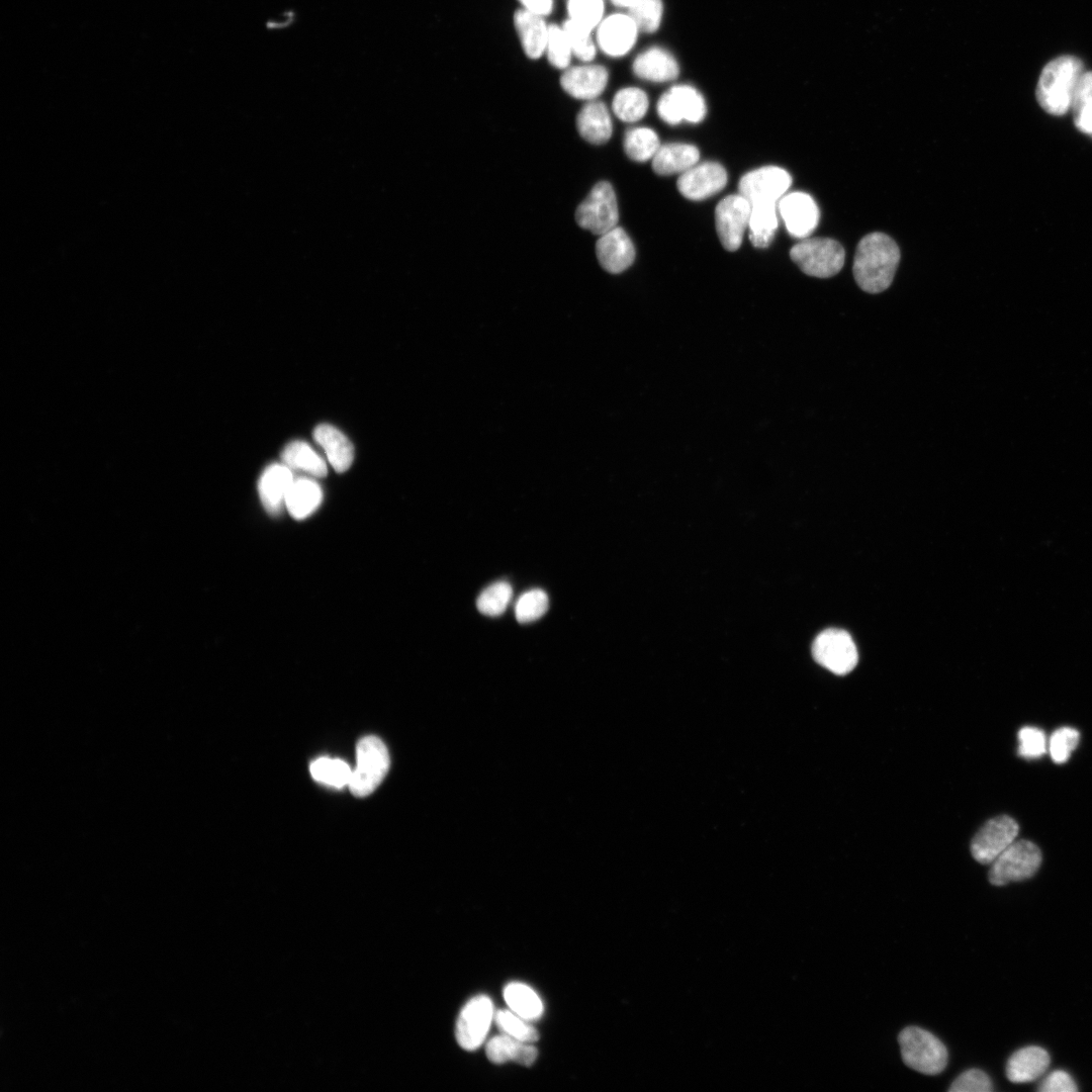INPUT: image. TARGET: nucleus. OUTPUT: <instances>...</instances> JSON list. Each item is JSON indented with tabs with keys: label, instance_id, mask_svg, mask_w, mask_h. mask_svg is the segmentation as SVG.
<instances>
[{
	"label": "nucleus",
	"instance_id": "f257e3e1",
	"mask_svg": "<svg viewBox=\"0 0 1092 1092\" xmlns=\"http://www.w3.org/2000/svg\"><path fill=\"white\" fill-rule=\"evenodd\" d=\"M899 261L900 251L892 238L882 233L869 234L855 251L854 279L866 292H882L891 285Z\"/></svg>",
	"mask_w": 1092,
	"mask_h": 1092
},
{
	"label": "nucleus",
	"instance_id": "f03ea898",
	"mask_svg": "<svg viewBox=\"0 0 1092 1092\" xmlns=\"http://www.w3.org/2000/svg\"><path fill=\"white\" fill-rule=\"evenodd\" d=\"M1085 72L1083 63L1073 56H1061L1042 69L1036 85V99L1050 114L1063 115L1071 108L1077 83Z\"/></svg>",
	"mask_w": 1092,
	"mask_h": 1092
},
{
	"label": "nucleus",
	"instance_id": "7ed1b4c3",
	"mask_svg": "<svg viewBox=\"0 0 1092 1092\" xmlns=\"http://www.w3.org/2000/svg\"><path fill=\"white\" fill-rule=\"evenodd\" d=\"M898 1040L903 1062L909 1068L925 1075H936L946 1067V1048L929 1031L909 1026L900 1032Z\"/></svg>",
	"mask_w": 1092,
	"mask_h": 1092
},
{
	"label": "nucleus",
	"instance_id": "20e7f679",
	"mask_svg": "<svg viewBox=\"0 0 1092 1092\" xmlns=\"http://www.w3.org/2000/svg\"><path fill=\"white\" fill-rule=\"evenodd\" d=\"M356 759L348 786L354 796L366 797L380 785L389 769L388 750L378 737L366 736L357 744Z\"/></svg>",
	"mask_w": 1092,
	"mask_h": 1092
},
{
	"label": "nucleus",
	"instance_id": "39448f33",
	"mask_svg": "<svg viewBox=\"0 0 1092 1092\" xmlns=\"http://www.w3.org/2000/svg\"><path fill=\"white\" fill-rule=\"evenodd\" d=\"M792 261L809 276L828 278L843 267L845 252L829 238H806L790 251Z\"/></svg>",
	"mask_w": 1092,
	"mask_h": 1092
},
{
	"label": "nucleus",
	"instance_id": "423d86ee",
	"mask_svg": "<svg viewBox=\"0 0 1092 1092\" xmlns=\"http://www.w3.org/2000/svg\"><path fill=\"white\" fill-rule=\"evenodd\" d=\"M1041 863L1039 848L1028 840H1015L992 863L989 881L1004 886L1032 877Z\"/></svg>",
	"mask_w": 1092,
	"mask_h": 1092
},
{
	"label": "nucleus",
	"instance_id": "0eeeda50",
	"mask_svg": "<svg viewBox=\"0 0 1092 1092\" xmlns=\"http://www.w3.org/2000/svg\"><path fill=\"white\" fill-rule=\"evenodd\" d=\"M641 34L635 20L623 10L608 12L595 29L600 54L613 60L629 56Z\"/></svg>",
	"mask_w": 1092,
	"mask_h": 1092
},
{
	"label": "nucleus",
	"instance_id": "6e6552de",
	"mask_svg": "<svg viewBox=\"0 0 1092 1092\" xmlns=\"http://www.w3.org/2000/svg\"><path fill=\"white\" fill-rule=\"evenodd\" d=\"M577 224L593 233L603 235L617 226L619 209L615 191L607 181L597 183L575 211Z\"/></svg>",
	"mask_w": 1092,
	"mask_h": 1092
},
{
	"label": "nucleus",
	"instance_id": "1a4fd4ad",
	"mask_svg": "<svg viewBox=\"0 0 1092 1092\" xmlns=\"http://www.w3.org/2000/svg\"><path fill=\"white\" fill-rule=\"evenodd\" d=\"M658 116L670 125L684 120L691 123L701 122L707 113L704 95L693 85L673 84L663 92L656 104Z\"/></svg>",
	"mask_w": 1092,
	"mask_h": 1092
},
{
	"label": "nucleus",
	"instance_id": "9d476101",
	"mask_svg": "<svg viewBox=\"0 0 1092 1092\" xmlns=\"http://www.w3.org/2000/svg\"><path fill=\"white\" fill-rule=\"evenodd\" d=\"M812 654L817 663L838 675L850 672L858 660L851 636L835 628L826 629L815 638Z\"/></svg>",
	"mask_w": 1092,
	"mask_h": 1092
},
{
	"label": "nucleus",
	"instance_id": "9b49d317",
	"mask_svg": "<svg viewBox=\"0 0 1092 1092\" xmlns=\"http://www.w3.org/2000/svg\"><path fill=\"white\" fill-rule=\"evenodd\" d=\"M792 183L791 175L778 166H765L744 174L738 184V191L749 203L777 204L786 194Z\"/></svg>",
	"mask_w": 1092,
	"mask_h": 1092
},
{
	"label": "nucleus",
	"instance_id": "f8f14e48",
	"mask_svg": "<svg viewBox=\"0 0 1092 1092\" xmlns=\"http://www.w3.org/2000/svg\"><path fill=\"white\" fill-rule=\"evenodd\" d=\"M1017 822L1006 815L987 821L974 836L971 843L973 857L982 864H991L1018 834Z\"/></svg>",
	"mask_w": 1092,
	"mask_h": 1092
},
{
	"label": "nucleus",
	"instance_id": "ddd939ff",
	"mask_svg": "<svg viewBox=\"0 0 1092 1092\" xmlns=\"http://www.w3.org/2000/svg\"><path fill=\"white\" fill-rule=\"evenodd\" d=\"M751 204L741 194L724 197L715 208V225L718 238L727 251H736L741 246L743 235L748 228Z\"/></svg>",
	"mask_w": 1092,
	"mask_h": 1092
},
{
	"label": "nucleus",
	"instance_id": "4468645a",
	"mask_svg": "<svg viewBox=\"0 0 1092 1092\" xmlns=\"http://www.w3.org/2000/svg\"><path fill=\"white\" fill-rule=\"evenodd\" d=\"M610 81L609 69L600 63L572 64L561 72L559 84L570 97L584 102L598 99Z\"/></svg>",
	"mask_w": 1092,
	"mask_h": 1092
},
{
	"label": "nucleus",
	"instance_id": "2eb2a0df",
	"mask_svg": "<svg viewBox=\"0 0 1092 1092\" xmlns=\"http://www.w3.org/2000/svg\"><path fill=\"white\" fill-rule=\"evenodd\" d=\"M631 71L637 79L650 83H667L679 77L680 63L666 47L651 44L634 56Z\"/></svg>",
	"mask_w": 1092,
	"mask_h": 1092
},
{
	"label": "nucleus",
	"instance_id": "dca6fc26",
	"mask_svg": "<svg viewBox=\"0 0 1092 1092\" xmlns=\"http://www.w3.org/2000/svg\"><path fill=\"white\" fill-rule=\"evenodd\" d=\"M493 1016L491 1000L485 995L472 998L462 1009L456 1024V1038L467 1051L477 1049L484 1040Z\"/></svg>",
	"mask_w": 1092,
	"mask_h": 1092
},
{
	"label": "nucleus",
	"instance_id": "f3484780",
	"mask_svg": "<svg viewBox=\"0 0 1092 1092\" xmlns=\"http://www.w3.org/2000/svg\"><path fill=\"white\" fill-rule=\"evenodd\" d=\"M778 209L787 231L795 238H808L818 224V206L807 193L797 191L784 195Z\"/></svg>",
	"mask_w": 1092,
	"mask_h": 1092
},
{
	"label": "nucleus",
	"instance_id": "a211bd4d",
	"mask_svg": "<svg viewBox=\"0 0 1092 1092\" xmlns=\"http://www.w3.org/2000/svg\"><path fill=\"white\" fill-rule=\"evenodd\" d=\"M727 183L725 168L719 163L697 164L680 174L676 186L690 200H703L721 191Z\"/></svg>",
	"mask_w": 1092,
	"mask_h": 1092
},
{
	"label": "nucleus",
	"instance_id": "6ab92c4d",
	"mask_svg": "<svg viewBox=\"0 0 1092 1092\" xmlns=\"http://www.w3.org/2000/svg\"><path fill=\"white\" fill-rule=\"evenodd\" d=\"M549 23L541 15L518 7L513 13V26L524 56L531 61L544 58Z\"/></svg>",
	"mask_w": 1092,
	"mask_h": 1092
},
{
	"label": "nucleus",
	"instance_id": "aec40b11",
	"mask_svg": "<svg viewBox=\"0 0 1092 1092\" xmlns=\"http://www.w3.org/2000/svg\"><path fill=\"white\" fill-rule=\"evenodd\" d=\"M596 254L600 265L607 272L618 274L633 264L635 248L627 233L616 226L600 236L596 244Z\"/></svg>",
	"mask_w": 1092,
	"mask_h": 1092
},
{
	"label": "nucleus",
	"instance_id": "412c9836",
	"mask_svg": "<svg viewBox=\"0 0 1092 1092\" xmlns=\"http://www.w3.org/2000/svg\"><path fill=\"white\" fill-rule=\"evenodd\" d=\"M292 470L285 464L269 465L261 474L258 490L265 510L271 515H278L285 507L287 492L293 483Z\"/></svg>",
	"mask_w": 1092,
	"mask_h": 1092
},
{
	"label": "nucleus",
	"instance_id": "4be33fe9",
	"mask_svg": "<svg viewBox=\"0 0 1092 1092\" xmlns=\"http://www.w3.org/2000/svg\"><path fill=\"white\" fill-rule=\"evenodd\" d=\"M576 127L587 143L602 145L608 142L613 123L607 105L599 99L584 102L576 115Z\"/></svg>",
	"mask_w": 1092,
	"mask_h": 1092
},
{
	"label": "nucleus",
	"instance_id": "5701e85b",
	"mask_svg": "<svg viewBox=\"0 0 1092 1092\" xmlns=\"http://www.w3.org/2000/svg\"><path fill=\"white\" fill-rule=\"evenodd\" d=\"M1050 1065L1045 1050L1029 1045L1016 1051L1006 1064V1076L1013 1083H1027L1039 1078Z\"/></svg>",
	"mask_w": 1092,
	"mask_h": 1092
},
{
	"label": "nucleus",
	"instance_id": "b1692460",
	"mask_svg": "<svg viewBox=\"0 0 1092 1092\" xmlns=\"http://www.w3.org/2000/svg\"><path fill=\"white\" fill-rule=\"evenodd\" d=\"M700 152L697 147L682 143H669L659 147L652 158L653 171L661 176L682 174L697 165Z\"/></svg>",
	"mask_w": 1092,
	"mask_h": 1092
},
{
	"label": "nucleus",
	"instance_id": "393cba45",
	"mask_svg": "<svg viewBox=\"0 0 1092 1092\" xmlns=\"http://www.w3.org/2000/svg\"><path fill=\"white\" fill-rule=\"evenodd\" d=\"M313 438L325 450L329 462L337 472L349 469L354 459V448L341 431L332 425L322 424L314 429Z\"/></svg>",
	"mask_w": 1092,
	"mask_h": 1092
},
{
	"label": "nucleus",
	"instance_id": "a878e982",
	"mask_svg": "<svg viewBox=\"0 0 1092 1092\" xmlns=\"http://www.w3.org/2000/svg\"><path fill=\"white\" fill-rule=\"evenodd\" d=\"M323 490L312 479H294L285 499V508L297 520L309 517L321 505Z\"/></svg>",
	"mask_w": 1092,
	"mask_h": 1092
},
{
	"label": "nucleus",
	"instance_id": "bb28decb",
	"mask_svg": "<svg viewBox=\"0 0 1092 1092\" xmlns=\"http://www.w3.org/2000/svg\"><path fill=\"white\" fill-rule=\"evenodd\" d=\"M486 1056L495 1064L515 1061L521 1065L530 1066L537 1058V1050L529 1042L521 1041L505 1033L492 1037L487 1042Z\"/></svg>",
	"mask_w": 1092,
	"mask_h": 1092
},
{
	"label": "nucleus",
	"instance_id": "cd10ccee",
	"mask_svg": "<svg viewBox=\"0 0 1092 1092\" xmlns=\"http://www.w3.org/2000/svg\"><path fill=\"white\" fill-rule=\"evenodd\" d=\"M283 464L313 477H325L328 472L324 459L305 442L293 441L281 453Z\"/></svg>",
	"mask_w": 1092,
	"mask_h": 1092
},
{
	"label": "nucleus",
	"instance_id": "c85d7f7f",
	"mask_svg": "<svg viewBox=\"0 0 1092 1092\" xmlns=\"http://www.w3.org/2000/svg\"><path fill=\"white\" fill-rule=\"evenodd\" d=\"M778 223L777 204H752L748 222L751 244L755 248H767L775 238Z\"/></svg>",
	"mask_w": 1092,
	"mask_h": 1092
},
{
	"label": "nucleus",
	"instance_id": "c756f323",
	"mask_svg": "<svg viewBox=\"0 0 1092 1092\" xmlns=\"http://www.w3.org/2000/svg\"><path fill=\"white\" fill-rule=\"evenodd\" d=\"M649 98L647 93L636 86L620 88L612 99V110L622 121L635 122L647 112Z\"/></svg>",
	"mask_w": 1092,
	"mask_h": 1092
},
{
	"label": "nucleus",
	"instance_id": "7c9ffc66",
	"mask_svg": "<svg viewBox=\"0 0 1092 1092\" xmlns=\"http://www.w3.org/2000/svg\"><path fill=\"white\" fill-rule=\"evenodd\" d=\"M1076 127L1092 136V72L1085 71L1075 88L1071 108Z\"/></svg>",
	"mask_w": 1092,
	"mask_h": 1092
},
{
	"label": "nucleus",
	"instance_id": "2f4dec72",
	"mask_svg": "<svg viewBox=\"0 0 1092 1092\" xmlns=\"http://www.w3.org/2000/svg\"><path fill=\"white\" fill-rule=\"evenodd\" d=\"M504 997L514 1013L525 1020L539 1018L543 1013V1004L539 996L527 985L511 983L504 991Z\"/></svg>",
	"mask_w": 1092,
	"mask_h": 1092
},
{
	"label": "nucleus",
	"instance_id": "473e14b6",
	"mask_svg": "<svg viewBox=\"0 0 1092 1092\" xmlns=\"http://www.w3.org/2000/svg\"><path fill=\"white\" fill-rule=\"evenodd\" d=\"M544 58L548 64L562 72L573 64V53L561 23L550 22Z\"/></svg>",
	"mask_w": 1092,
	"mask_h": 1092
},
{
	"label": "nucleus",
	"instance_id": "72a5a7b5",
	"mask_svg": "<svg viewBox=\"0 0 1092 1092\" xmlns=\"http://www.w3.org/2000/svg\"><path fill=\"white\" fill-rule=\"evenodd\" d=\"M659 139L649 127H634L626 131L624 151L636 162H646L654 157L660 147Z\"/></svg>",
	"mask_w": 1092,
	"mask_h": 1092
},
{
	"label": "nucleus",
	"instance_id": "f704fd0d",
	"mask_svg": "<svg viewBox=\"0 0 1092 1092\" xmlns=\"http://www.w3.org/2000/svg\"><path fill=\"white\" fill-rule=\"evenodd\" d=\"M560 23L567 34L574 60L580 63L595 62L600 54L595 37V31L577 24L566 17Z\"/></svg>",
	"mask_w": 1092,
	"mask_h": 1092
},
{
	"label": "nucleus",
	"instance_id": "c9c22d12",
	"mask_svg": "<svg viewBox=\"0 0 1092 1092\" xmlns=\"http://www.w3.org/2000/svg\"><path fill=\"white\" fill-rule=\"evenodd\" d=\"M607 0H566V18L595 31L608 13Z\"/></svg>",
	"mask_w": 1092,
	"mask_h": 1092
},
{
	"label": "nucleus",
	"instance_id": "e433bc0d",
	"mask_svg": "<svg viewBox=\"0 0 1092 1092\" xmlns=\"http://www.w3.org/2000/svg\"><path fill=\"white\" fill-rule=\"evenodd\" d=\"M635 20L641 33H656L664 19L665 5L663 0H637L627 11Z\"/></svg>",
	"mask_w": 1092,
	"mask_h": 1092
},
{
	"label": "nucleus",
	"instance_id": "4c0bfd02",
	"mask_svg": "<svg viewBox=\"0 0 1092 1092\" xmlns=\"http://www.w3.org/2000/svg\"><path fill=\"white\" fill-rule=\"evenodd\" d=\"M310 774L317 782L342 788L349 785L352 770L341 759L321 757L311 762Z\"/></svg>",
	"mask_w": 1092,
	"mask_h": 1092
},
{
	"label": "nucleus",
	"instance_id": "58836bf2",
	"mask_svg": "<svg viewBox=\"0 0 1092 1092\" xmlns=\"http://www.w3.org/2000/svg\"><path fill=\"white\" fill-rule=\"evenodd\" d=\"M513 589L507 581H497L484 588L477 598L476 606L480 613L487 616L502 615L507 609Z\"/></svg>",
	"mask_w": 1092,
	"mask_h": 1092
},
{
	"label": "nucleus",
	"instance_id": "ea45409f",
	"mask_svg": "<svg viewBox=\"0 0 1092 1092\" xmlns=\"http://www.w3.org/2000/svg\"><path fill=\"white\" fill-rule=\"evenodd\" d=\"M547 594L539 588L524 593L515 607L516 619L520 623H530L541 618L548 610Z\"/></svg>",
	"mask_w": 1092,
	"mask_h": 1092
},
{
	"label": "nucleus",
	"instance_id": "a19ab883",
	"mask_svg": "<svg viewBox=\"0 0 1092 1092\" xmlns=\"http://www.w3.org/2000/svg\"><path fill=\"white\" fill-rule=\"evenodd\" d=\"M495 1022L504 1033L521 1041L530 1043L539 1038L537 1030L514 1012L499 1010L495 1014Z\"/></svg>",
	"mask_w": 1092,
	"mask_h": 1092
},
{
	"label": "nucleus",
	"instance_id": "79ce46f5",
	"mask_svg": "<svg viewBox=\"0 0 1092 1092\" xmlns=\"http://www.w3.org/2000/svg\"><path fill=\"white\" fill-rule=\"evenodd\" d=\"M1080 734L1072 727H1062L1053 732L1048 742V749L1056 763L1066 762L1077 747Z\"/></svg>",
	"mask_w": 1092,
	"mask_h": 1092
},
{
	"label": "nucleus",
	"instance_id": "37998d69",
	"mask_svg": "<svg viewBox=\"0 0 1092 1092\" xmlns=\"http://www.w3.org/2000/svg\"><path fill=\"white\" fill-rule=\"evenodd\" d=\"M1048 750V740L1042 730L1025 726L1018 732V754L1026 759L1042 756Z\"/></svg>",
	"mask_w": 1092,
	"mask_h": 1092
},
{
	"label": "nucleus",
	"instance_id": "c03bdc74",
	"mask_svg": "<svg viewBox=\"0 0 1092 1092\" xmlns=\"http://www.w3.org/2000/svg\"><path fill=\"white\" fill-rule=\"evenodd\" d=\"M950 1092H991L992 1081L981 1070L971 1069L961 1074L950 1085Z\"/></svg>",
	"mask_w": 1092,
	"mask_h": 1092
},
{
	"label": "nucleus",
	"instance_id": "a18cd8bd",
	"mask_svg": "<svg viewBox=\"0 0 1092 1092\" xmlns=\"http://www.w3.org/2000/svg\"><path fill=\"white\" fill-rule=\"evenodd\" d=\"M1038 1090L1041 1092H1075L1078 1088L1067 1072L1056 1070L1042 1080Z\"/></svg>",
	"mask_w": 1092,
	"mask_h": 1092
},
{
	"label": "nucleus",
	"instance_id": "49530a36",
	"mask_svg": "<svg viewBox=\"0 0 1092 1092\" xmlns=\"http://www.w3.org/2000/svg\"><path fill=\"white\" fill-rule=\"evenodd\" d=\"M519 7L541 15L550 16L555 9V0H517Z\"/></svg>",
	"mask_w": 1092,
	"mask_h": 1092
},
{
	"label": "nucleus",
	"instance_id": "de8ad7c7",
	"mask_svg": "<svg viewBox=\"0 0 1092 1092\" xmlns=\"http://www.w3.org/2000/svg\"><path fill=\"white\" fill-rule=\"evenodd\" d=\"M616 10L628 11L637 0H608Z\"/></svg>",
	"mask_w": 1092,
	"mask_h": 1092
}]
</instances>
